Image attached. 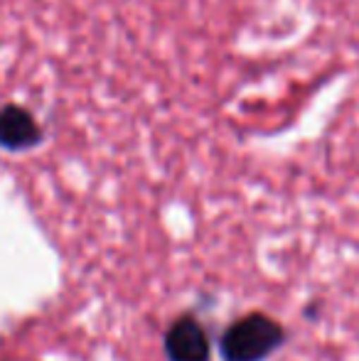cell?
<instances>
[{
    "mask_svg": "<svg viewBox=\"0 0 359 361\" xmlns=\"http://www.w3.org/2000/svg\"><path fill=\"white\" fill-rule=\"evenodd\" d=\"M165 354L170 361H209V337L192 314L175 319L165 334Z\"/></svg>",
    "mask_w": 359,
    "mask_h": 361,
    "instance_id": "2",
    "label": "cell"
},
{
    "mask_svg": "<svg viewBox=\"0 0 359 361\" xmlns=\"http://www.w3.org/2000/svg\"><path fill=\"white\" fill-rule=\"evenodd\" d=\"M283 327L269 314H246L221 337L224 361H264L283 344Z\"/></svg>",
    "mask_w": 359,
    "mask_h": 361,
    "instance_id": "1",
    "label": "cell"
},
{
    "mask_svg": "<svg viewBox=\"0 0 359 361\" xmlns=\"http://www.w3.org/2000/svg\"><path fill=\"white\" fill-rule=\"evenodd\" d=\"M39 138H42V130L30 111L20 106L0 109V145L8 150H28L37 145Z\"/></svg>",
    "mask_w": 359,
    "mask_h": 361,
    "instance_id": "3",
    "label": "cell"
}]
</instances>
